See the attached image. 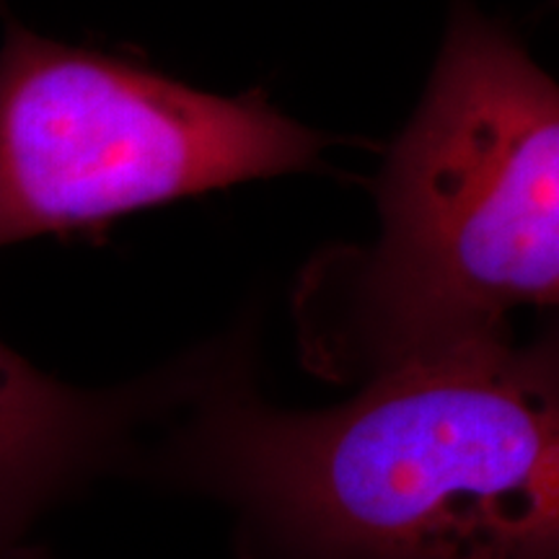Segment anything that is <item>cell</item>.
<instances>
[{"mask_svg":"<svg viewBox=\"0 0 559 559\" xmlns=\"http://www.w3.org/2000/svg\"><path fill=\"white\" fill-rule=\"evenodd\" d=\"M557 362L487 342L383 370L342 407L205 404L171 472L277 559H557Z\"/></svg>","mask_w":559,"mask_h":559,"instance_id":"obj_1","label":"cell"},{"mask_svg":"<svg viewBox=\"0 0 559 559\" xmlns=\"http://www.w3.org/2000/svg\"><path fill=\"white\" fill-rule=\"evenodd\" d=\"M381 239L362 254L326 368L383 370L510 340V313L559 293V96L526 52L459 11L417 115L381 177Z\"/></svg>","mask_w":559,"mask_h":559,"instance_id":"obj_2","label":"cell"},{"mask_svg":"<svg viewBox=\"0 0 559 559\" xmlns=\"http://www.w3.org/2000/svg\"><path fill=\"white\" fill-rule=\"evenodd\" d=\"M321 145L262 96L202 94L11 24L0 47V247L309 169Z\"/></svg>","mask_w":559,"mask_h":559,"instance_id":"obj_3","label":"cell"},{"mask_svg":"<svg viewBox=\"0 0 559 559\" xmlns=\"http://www.w3.org/2000/svg\"><path fill=\"white\" fill-rule=\"evenodd\" d=\"M148 404L145 389H70L0 342V559H45L26 544L32 521L120 456Z\"/></svg>","mask_w":559,"mask_h":559,"instance_id":"obj_4","label":"cell"}]
</instances>
